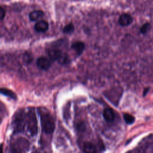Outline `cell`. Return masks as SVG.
Segmentation results:
<instances>
[{
  "mask_svg": "<svg viewBox=\"0 0 153 153\" xmlns=\"http://www.w3.org/2000/svg\"><path fill=\"white\" fill-rule=\"evenodd\" d=\"M1 94L13 99L16 100L17 99V96L15 93H14L12 90L7 89L6 88H1Z\"/></svg>",
  "mask_w": 153,
  "mask_h": 153,
  "instance_id": "obj_13",
  "label": "cell"
},
{
  "mask_svg": "<svg viewBox=\"0 0 153 153\" xmlns=\"http://www.w3.org/2000/svg\"><path fill=\"white\" fill-rule=\"evenodd\" d=\"M34 29L37 32H45L48 29V23L45 20H40L35 25Z\"/></svg>",
  "mask_w": 153,
  "mask_h": 153,
  "instance_id": "obj_10",
  "label": "cell"
},
{
  "mask_svg": "<svg viewBox=\"0 0 153 153\" xmlns=\"http://www.w3.org/2000/svg\"><path fill=\"white\" fill-rule=\"evenodd\" d=\"M74 30V26L72 23H69L65 26L63 29V32L65 33H71Z\"/></svg>",
  "mask_w": 153,
  "mask_h": 153,
  "instance_id": "obj_15",
  "label": "cell"
},
{
  "mask_svg": "<svg viewBox=\"0 0 153 153\" xmlns=\"http://www.w3.org/2000/svg\"><path fill=\"white\" fill-rule=\"evenodd\" d=\"M44 16V12L41 10H34L29 14V19L31 21H36Z\"/></svg>",
  "mask_w": 153,
  "mask_h": 153,
  "instance_id": "obj_12",
  "label": "cell"
},
{
  "mask_svg": "<svg viewBox=\"0 0 153 153\" xmlns=\"http://www.w3.org/2000/svg\"><path fill=\"white\" fill-rule=\"evenodd\" d=\"M42 131L47 134H51L55 129V122L50 113L43 108L39 109Z\"/></svg>",
  "mask_w": 153,
  "mask_h": 153,
  "instance_id": "obj_1",
  "label": "cell"
},
{
  "mask_svg": "<svg viewBox=\"0 0 153 153\" xmlns=\"http://www.w3.org/2000/svg\"><path fill=\"white\" fill-rule=\"evenodd\" d=\"M150 28V25L148 23H145L141 27L140 29V32L142 34H145L148 32V31L149 30Z\"/></svg>",
  "mask_w": 153,
  "mask_h": 153,
  "instance_id": "obj_16",
  "label": "cell"
},
{
  "mask_svg": "<svg viewBox=\"0 0 153 153\" xmlns=\"http://www.w3.org/2000/svg\"><path fill=\"white\" fill-rule=\"evenodd\" d=\"M133 22L132 17L128 14H123L118 19V23L121 26H127L130 25Z\"/></svg>",
  "mask_w": 153,
  "mask_h": 153,
  "instance_id": "obj_7",
  "label": "cell"
},
{
  "mask_svg": "<svg viewBox=\"0 0 153 153\" xmlns=\"http://www.w3.org/2000/svg\"><path fill=\"white\" fill-rule=\"evenodd\" d=\"M14 129L15 132H22L26 126V115L23 112L20 111L16 115L14 120Z\"/></svg>",
  "mask_w": 153,
  "mask_h": 153,
  "instance_id": "obj_5",
  "label": "cell"
},
{
  "mask_svg": "<svg viewBox=\"0 0 153 153\" xmlns=\"http://www.w3.org/2000/svg\"><path fill=\"white\" fill-rule=\"evenodd\" d=\"M83 151L86 152H95L97 151V148L95 145L91 142H85L83 144Z\"/></svg>",
  "mask_w": 153,
  "mask_h": 153,
  "instance_id": "obj_11",
  "label": "cell"
},
{
  "mask_svg": "<svg viewBox=\"0 0 153 153\" xmlns=\"http://www.w3.org/2000/svg\"><path fill=\"white\" fill-rule=\"evenodd\" d=\"M149 89H150L149 87H146V88H145L144 89L143 92V96H145L147 94V93H148Z\"/></svg>",
  "mask_w": 153,
  "mask_h": 153,
  "instance_id": "obj_18",
  "label": "cell"
},
{
  "mask_svg": "<svg viewBox=\"0 0 153 153\" xmlns=\"http://www.w3.org/2000/svg\"><path fill=\"white\" fill-rule=\"evenodd\" d=\"M29 143L27 140L23 137L17 138L11 144V151L14 152H23L29 149Z\"/></svg>",
  "mask_w": 153,
  "mask_h": 153,
  "instance_id": "obj_4",
  "label": "cell"
},
{
  "mask_svg": "<svg viewBox=\"0 0 153 153\" xmlns=\"http://www.w3.org/2000/svg\"><path fill=\"white\" fill-rule=\"evenodd\" d=\"M71 48L74 50L77 56H79L82 54L85 48V44L81 41H76L71 45Z\"/></svg>",
  "mask_w": 153,
  "mask_h": 153,
  "instance_id": "obj_8",
  "label": "cell"
},
{
  "mask_svg": "<svg viewBox=\"0 0 153 153\" xmlns=\"http://www.w3.org/2000/svg\"><path fill=\"white\" fill-rule=\"evenodd\" d=\"M123 118H124L125 122L127 124H131L135 121L134 117L133 115H131L129 114H126V113L124 114H123Z\"/></svg>",
  "mask_w": 153,
  "mask_h": 153,
  "instance_id": "obj_14",
  "label": "cell"
},
{
  "mask_svg": "<svg viewBox=\"0 0 153 153\" xmlns=\"http://www.w3.org/2000/svg\"><path fill=\"white\" fill-rule=\"evenodd\" d=\"M103 116L104 119L108 123L112 122L115 118V114L113 109L111 108H106L103 112Z\"/></svg>",
  "mask_w": 153,
  "mask_h": 153,
  "instance_id": "obj_9",
  "label": "cell"
},
{
  "mask_svg": "<svg viewBox=\"0 0 153 153\" xmlns=\"http://www.w3.org/2000/svg\"><path fill=\"white\" fill-rule=\"evenodd\" d=\"M5 11L4 10V8L2 7H1V10H0V17H1V20H3L4 17H5Z\"/></svg>",
  "mask_w": 153,
  "mask_h": 153,
  "instance_id": "obj_17",
  "label": "cell"
},
{
  "mask_svg": "<svg viewBox=\"0 0 153 153\" xmlns=\"http://www.w3.org/2000/svg\"><path fill=\"white\" fill-rule=\"evenodd\" d=\"M26 126H27L28 132L31 136H35L37 134V120L33 109L29 110L27 114L26 115Z\"/></svg>",
  "mask_w": 153,
  "mask_h": 153,
  "instance_id": "obj_3",
  "label": "cell"
},
{
  "mask_svg": "<svg viewBox=\"0 0 153 153\" xmlns=\"http://www.w3.org/2000/svg\"><path fill=\"white\" fill-rule=\"evenodd\" d=\"M47 54L53 61H57L59 63L65 65L69 62L70 59L68 54L63 53L57 47H51L47 50Z\"/></svg>",
  "mask_w": 153,
  "mask_h": 153,
  "instance_id": "obj_2",
  "label": "cell"
},
{
  "mask_svg": "<svg viewBox=\"0 0 153 153\" xmlns=\"http://www.w3.org/2000/svg\"><path fill=\"white\" fill-rule=\"evenodd\" d=\"M37 66L42 70L47 71L51 67V63L49 59L44 56H41L36 60Z\"/></svg>",
  "mask_w": 153,
  "mask_h": 153,
  "instance_id": "obj_6",
  "label": "cell"
}]
</instances>
